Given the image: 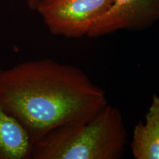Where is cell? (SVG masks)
I'll list each match as a JSON object with an SVG mask.
<instances>
[{"label": "cell", "mask_w": 159, "mask_h": 159, "mask_svg": "<svg viewBox=\"0 0 159 159\" xmlns=\"http://www.w3.org/2000/svg\"><path fill=\"white\" fill-rule=\"evenodd\" d=\"M136 159H159V97L153 95L145 122L135 125L130 144Z\"/></svg>", "instance_id": "8992f818"}, {"label": "cell", "mask_w": 159, "mask_h": 159, "mask_svg": "<svg viewBox=\"0 0 159 159\" xmlns=\"http://www.w3.org/2000/svg\"><path fill=\"white\" fill-rule=\"evenodd\" d=\"M33 146L23 125L0 102V159L30 158Z\"/></svg>", "instance_id": "5b68a950"}, {"label": "cell", "mask_w": 159, "mask_h": 159, "mask_svg": "<svg viewBox=\"0 0 159 159\" xmlns=\"http://www.w3.org/2000/svg\"><path fill=\"white\" fill-rule=\"evenodd\" d=\"M159 19V0H114L89 29L87 36L98 38L119 30H143Z\"/></svg>", "instance_id": "277c9868"}, {"label": "cell", "mask_w": 159, "mask_h": 159, "mask_svg": "<svg viewBox=\"0 0 159 159\" xmlns=\"http://www.w3.org/2000/svg\"><path fill=\"white\" fill-rule=\"evenodd\" d=\"M114 0H41L38 11L52 34L67 39L87 35Z\"/></svg>", "instance_id": "3957f363"}, {"label": "cell", "mask_w": 159, "mask_h": 159, "mask_svg": "<svg viewBox=\"0 0 159 159\" xmlns=\"http://www.w3.org/2000/svg\"><path fill=\"white\" fill-rule=\"evenodd\" d=\"M41 0H27V4L28 7L32 11H35L36 8L38 4Z\"/></svg>", "instance_id": "52a82bcc"}, {"label": "cell", "mask_w": 159, "mask_h": 159, "mask_svg": "<svg viewBox=\"0 0 159 159\" xmlns=\"http://www.w3.org/2000/svg\"><path fill=\"white\" fill-rule=\"evenodd\" d=\"M0 102L33 145L55 128L89 120L108 104L105 91L82 69L47 58L0 69Z\"/></svg>", "instance_id": "6da1fadb"}, {"label": "cell", "mask_w": 159, "mask_h": 159, "mask_svg": "<svg viewBox=\"0 0 159 159\" xmlns=\"http://www.w3.org/2000/svg\"><path fill=\"white\" fill-rule=\"evenodd\" d=\"M128 131L118 108L108 103L85 122L55 128L35 143L33 159H120Z\"/></svg>", "instance_id": "7a4b0ae2"}]
</instances>
